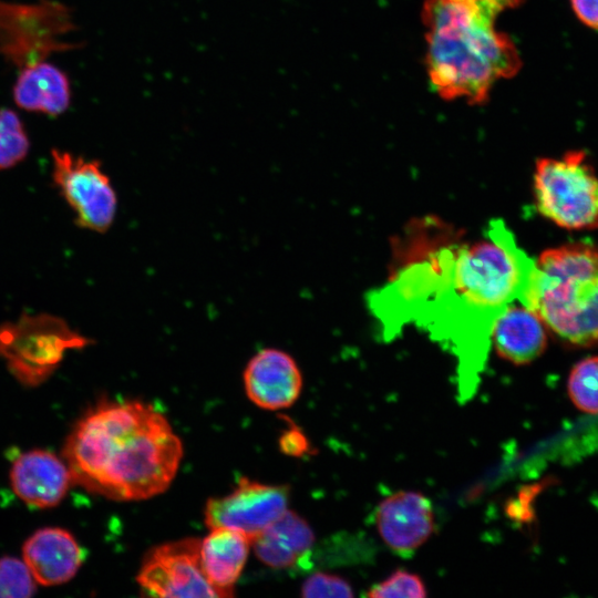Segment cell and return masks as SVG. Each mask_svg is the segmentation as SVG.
Segmentation results:
<instances>
[{
  "label": "cell",
  "instance_id": "cell-1",
  "mask_svg": "<svg viewBox=\"0 0 598 598\" xmlns=\"http://www.w3.org/2000/svg\"><path fill=\"white\" fill-rule=\"evenodd\" d=\"M535 261L502 220L483 238L442 248L425 259L408 322L426 328L460 352L478 357L496 316L509 303L526 302Z\"/></svg>",
  "mask_w": 598,
  "mask_h": 598
},
{
  "label": "cell",
  "instance_id": "cell-2",
  "mask_svg": "<svg viewBox=\"0 0 598 598\" xmlns=\"http://www.w3.org/2000/svg\"><path fill=\"white\" fill-rule=\"evenodd\" d=\"M182 457V442L167 419L136 400L99 402L78 421L63 447L73 483L116 501L163 493Z\"/></svg>",
  "mask_w": 598,
  "mask_h": 598
},
{
  "label": "cell",
  "instance_id": "cell-3",
  "mask_svg": "<svg viewBox=\"0 0 598 598\" xmlns=\"http://www.w3.org/2000/svg\"><path fill=\"white\" fill-rule=\"evenodd\" d=\"M522 2L425 0L426 72L442 99L481 105L496 82L517 74L522 68L518 50L496 22L502 12Z\"/></svg>",
  "mask_w": 598,
  "mask_h": 598
},
{
  "label": "cell",
  "instance_id": "cell-4",
  "mask_svg": "<svg viewBox=\"0 0 598 598\" xmlns=\"http://www.w3.org/2000/svg\"><path fill=\"white\" fill-rule=\"evenodd\" d=\"M525 305L561 341L598 343V247L570 243L543 251Z\"/></svg>",
  "mask_w": 598,
  "mask_h": 598
},
{
  "label": "cell",
  "instance_id": "cell-5",
  "mask_svg": "<svg viewBox=\"0 0 598 598\" xmlns=\"http://www.w3.org/2000/svg\"><path fill=\"white\" fill-rule=\"evenodd\" d=\"M91 340L61 317L23 312L14 321L0 323V358L23 385L38 386L59 368L70 350L87 347Z\"/></svg>",
  "mask_w": 598,
  "mask_h": 598
},
{
  "label": "cell",
  "instance_id": "cell-6",
  "mask_svg": "<svg viewBox=\"0 0 598 598\" xmlns=\"http://www.w3.org/2000/svg\"><path fill=\"white\" fill-rule=\"evenodd\" d=\"M538 212L567 229L598 228V177L582 151L542 157L534 172Z\"/></svg>",
  "mask_w": 598,
  "mask_h": 598
},
{
  "label": "cell",
  "instance_id": "cell-7",
  "mask_svg": "<svg viewBox=\"0 0 598 598\" xmlns=\"http://www.w3.org/2000/svg\"><path fill=\"white\" fill-rule=\"evenodd\" d=\"M72 29L70 10L62 3L0 1V54L19 70L71 49L64 38Z\"/></svg>",
  "mask_w": 598,
  "mask_h": 598
},
{
  "label": "cell",
  "instance_id": "cell-8",
  "mask_svg": "<svg viewBox=\"0 0 598 598\" xmlns=\"http://www.w3.org/2000/svg\"><path fill=\"white\" fill-rule=\"evenodd\" d=\"M51 157L53 185L73 210L76 226L107 231L116 216L117 196L101 163L56 148Z\"/></svg>",
  "mask_w": 598,
  "mask_h": 598
},
{
  "label": "cell",
  "instance_id": "cell-9",
  "mask_svg": "<svg viewBox=\"0 0 598 598\" xmlns=\"http://www.w3.org/2000/svg\"><path fill=\"white\" fill-rule=\"evenodd\" d=\"M200 539L188 537L158 545L145 555L136 580L155 597H218L200 564Z\"/></svg>",
  "mask_w": 598,
  "mask_h": 598
},
{
  "label": "cell",
  "instance_id": "cell-10",
  "mask_svg": "<svg viewBox=\"0 0 598 598\" xmlns=\"http://www.w3.org/2000/svg\"><path fill=\"white\" fill-rule=\"evenodd\" d=\"M288 485H270L241 477L230 494L207 501L205 524L245 534L251 542L288 509Z\"/></svg>",
  "mask_w": 598,
  "mask_h": 598
},
{
  "label": "cell",
  "instance_id": "cell-11",
  "mask_svg": "<svg viewBox=\"0 0 598 598\" xmlns=\"http://www.w3.org/2000/svg\"><path fill=\"white\" fill-rule=\"evenodd\" d=\"M375 528L396 555H413L435 529L431 501L416 491H398L383 498L374 512Z\"/></svg>",
  "mask_w": 598,
  "mask_h": 598
},
{
  "label": "cell",
  "instance_id": "cell-12",
  "mask_svg": "<svg viewBox=\"0 0 598 598\" xmlns=\"http://www.w3.org/2000/svg\"><path fill=\"white\" fill-rule=\"evenodd\" d=\"M244 385L249 400L266 410L292 405L302 389V375L295 359L287 352L266 348L258 351L244 371Z\"/></svg>",
  "mask_w": 598,
  "mask_h": 598
},
{
  "label": "cell",
  "instance_id": "cell-13",
  "mask_svg": "<svg viewBox=\"0 0 598 598\" xmlns=\"http://www.w3.org/2000/svg\"><path fill=\"white\" fill-rule=\"evenodd\" d=\"M10 482L21 501L34 507L49 508L64 498L73 478L64 460L45 450H31L13 461Z\"/></svg>",
  "mask_w": 598,
  "mask_h": 598
},
{
  "label": "cell",
  "instance_id": "cell-14",
  "mask_svg": "<svg viewBox=\"0 0 598 598\" xmlns=\"http://www.w3.org/2000/svg\"><path fill=\"white\" fill-rule=\"evenodd\" d=\"M22 556L35 581L43 586L72 579L84 558L75 538L58 527L41 528L31 535L23 545Z\"/></svg>",
  "mask_w": 598,
  "mask_h": 598
},
{
  "label": "cell",
  "instance_id": "cell-15",
  "mask_svg": "<svg viewBox=\"0 0 598 598\" xmlns=\"http://www.w3.org/2000/svg\"><path fill=\"white\" fill-rule=\"evenodd\" d=\"M489 340L502 359L516 365L527 364L546 349V326L532 308L515 301L494 319Z\"/></svg>",
  "mask_w": 598,
  "mask_h": 598
},
{
  "label": "cell",
  "instance_id": "cell-16",
  "mask_svg": "<svg viewBox=\"0 0 598 598\" xmlns=\"http://www.w3.org/2000/svg\"><path fill=\"white\" fill-rule=\"evenodd\" d=\"M250 539L243 533L225 527L212 528L200 540V564L218 597H233L235 585L245 567Z\"/></svg>",
  "mask_w": 598,
  "mask_h": 598
},
{
  "label": "cell",
  "instance_id": "cell-17",
  "mask_svg": "<svg viewBox=\"0 0 598 598\" xmlns=\"http://www.w3.org/2000/svg\"><path fill=\"white\" fill-rule=\"evenodd\" d=\"M315 533L305 518L287 509L251 539L258 559L272 568L300 565L311 553Z\"/></svg>",
  "mask_w": 598,
  "mask_h": 598
},
{
  "label": "cell",
  "instance_id": "cell-18",
  "mask_svg": "<svg viewBox=\"0 0 598 598\" xmlns=\"http://www.w3.org/2000/svg\"><path fill=\"white\" fill-rule=\"evenodd\" d=\"M13 99L27 111L59 115L70 104V82L65 73L53 64L37 62L20 69Z\"/></svg>",
  "mask_w": 598,
  "mask_h": 598
},
{
  "label": "cell",
  "instance_id": "cell-19",
  "mask_svg": "<svg viewBox=\"0 0 598 598\" xmlns=\"http://www.w3.org/2000/svg\"><path fill=\"white\" fill-rule=\"evenodd\" d=\"M567 390L578 410L598 414V355L588 357L574 365Z\"/></svg>",
  "mask_w": 598,
  "mask_h": 598
},
{
  "label": "cell",
  "instance_id": "cell-20",
  "mask_svg": "<svg viewBox=\"0 0 598 598\" xmlns=\"http://www.w3.org/2000/svg\"><path fill=\"white\" fill-rule=\"evenodd\" d=\"M29 150V136L19 115L12 110L0 109V171L21 163Z\"/></svg>",
  "mask_w": 598,
  "mask_h": 598
},
{
  "label": "cell",
  "instance_id": "cell-21",
  "mask_svg": "<svg viewBox=\"0 0 598 598\" xmlns=\"http://www.w3.org/2000/svg\"><path fill=\"white\" fill-rule=\"evenodd\" d=\"M35 590L37 581L23 560L0 558V598H28Z\"/></svg>",
  "mask_w": 598,
  "mask_h": 598
},
{
  "label": "cell",
  "instance_id": "cell-22",
  "mask_svg": "<svg viewBox=\"0 0 598 598\" xmlns=\"http://www.w3.org/2000/svg\"><path fill=\"white\" fill-rule=\"evenodd\" d=\"M372 598H423L427 596L422 578L405 569H396L365 594Z\"/></svg>",
  "mask_w": 598,
  "mask_h": 598
},
{
  "label": "cell",
  "instance_id": "cell-23",
  "mask_svg": "<svg viewBox=\"0 0 598 598\" xmlns=\"http://www.w3.org/2000/svg\"><path fill=\"white\" fill-rule=\"evenodd\" d=\"M352 586L343 577L317 571L310 575L301 586V596L312 597H353Z\"/></svg>",
  "mask_w": 598,
  "mask_h": 598
},
{
  "label": "cell",
  "instance_id": "cell-24",
  "mask_svg": "<svg viewBox=\"0 0 598 598\" xmlns=\"http://www.w3.org/2000/svg\"><path fill=\"white\" fill-rule=\"evenodd\" d=\"M577 20L587 28L598 31V0H569Z\"/></svg>",
  "mask_w": 598,
  "mask_h": 598
},
{
  "label": "cell",
  "instance_id": "cell-25",
  "mask_svg": "<svg viewBox=\"0 0 598 598\" xmlns=\"http://www.w3.org/2000/svg\"><path fill=\"white\" fill-rule=\"evenodd\" d=\"M280 447L286 454L300 456L308 450V442L299 430H289L281 437Z\"/></svg>",
  "mask_w": 598,
  "mask_h": 598
}]
</instances>
